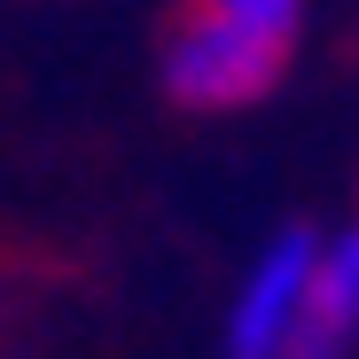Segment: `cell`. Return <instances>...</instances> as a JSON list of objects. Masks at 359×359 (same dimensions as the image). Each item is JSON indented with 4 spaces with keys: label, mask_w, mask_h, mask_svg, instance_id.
Returning a JSON list of instances; mask_svg holds the SVG:
<instances>
[{
    "label": "cell",
    "mask_w": 359,
    "mask_h": 359,
    "mask_svg": "<svg viewBox=\"0 0 359 359\" xmlns=\"http://www.w3.org/2000/svg\"><path fill=\"white\" fill-rule=\"evenodd\" d=\"M281 63H289V39L250 32V24H234V16H211V8H196V0L172 16V32H164V47H156L164 94H172L180 109H203V117L250 109L258 94H273Z\"/></svg>",
    "instance_id": "obj_1"
},
{
    "label": "cell",
    "mask_w": 359,
    "mask_h": 359,
    "mask_svg": "<svg viewBox=\"0 0 359 359\" xmlns=\"http://www.w3.org/2000/svg\"><path fill=\"white\" fill-rule=\"evenodd\" d=\"M313 266H320V234L313 226H281L273 243L250 258L243 289L226 305V359H289L297 328H305V297H313Z\"/></svg>",
    "instance_id": "obj_2"
},
{
    "label": "cell",
    "mask_w": 359,
    "mask_h": 359,
    "mask_svg": "<svg viewBox=\"0 0 359 359\" xmlns=\"http://www.w3.org/2000/svg\"><path fill=\"white\" fill-rule=\"evenodd\" d=\"M351 344H359V226L320 234L305 328H297V351H289V359H344Z\"/></svg>",
    "instance_id": "obj_3"
},
{
    "label": "cell",
    "mask_w": 359,
    "mask_h": 359,
    "mask_svg": "<svg viewBox=\"0 0 359 359\" xmlns=\"http://www.w3.org/2000/svg\"><path fill=\"white\" fill-rule=\"evenodd\" d=\"M196 8L234 16V24H250V32H273V39H297V24H305V0H196Z\"/></svg>",
    "instance_id": "obj_4"
},
{
    "label": "cell",
    "mask_w": 359,
    "mask_h": 359,
    "mask_svg": "<svg viewBox=\"0 0 359 359\" xmlns=\"http://www.w3.org/2000/svg\"><path fill=\"white\" fill-rule=\"evenodd\" d=\"M351 226H359V211H351Z\"/></svg>",
    "instance_id": "obj_5"
}]
</instances>
